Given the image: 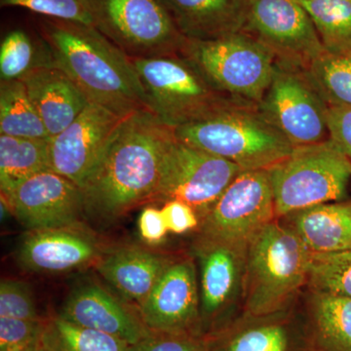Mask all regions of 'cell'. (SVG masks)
Wrapping results in <instances>:
<instances>
[{"label":"cell","mask_w":351,"mask_h":351,"mask_svg":"<svg viewBox=\"0 0 351 351\" xmlns=\"http://www.w3.org/2000/svg\"><path fill=\"white\" fill-rule=\"evenodd\" d=\"M174 138V129L149 110L124 117L80 188L86 216L114 219L151 202Z\"/></svg>","instance_id":"1"},{"label":"cell","mask_w":351,"mask_h":351,"mask_svg":"<svg viewBox=\"0 0 351 351\" xmlns=\"http://www.w3.org/2000/svg\"><path fill=\"white\" fill-rule=\"evenodd\" d=\"M39 34L55 63L90 103L128 117L149 110L144 87L130 58L92 25L43 17Z\"/></svg>","instance_id":"2"},{"label":"cell","mask_w":351,"mask_h":351,"mask_svg":"<svg viewBox=\"0 0 351 351\" xmlns=\"http://www.w3.org/2000/svg\"><path fill=\"white\" fill-rule=\"evenodd\" d=\"M311 250L292 228L274 221L251 239L245 255L247 313L255 317L280 311L307 281Z\"/></svg>","instance_id":"3"},{"label":"cell","mask_w":351,"mask_h":351,"mask_svg":"<svg viewBox=\"0 0 351 351\" xmlns=\"http://www.w3.org/2000/svg\"><path fill=\"white\" fill-rule=\"evenodd\" d=\"M182 142L230 161L243 171L269 170L294 147L257 105H237L174 129Z\"/></svg>","instance_id":"4"},{"label":"cell","mask_w":351,"mask_h":351,"mask_svg":"<svg viewBox=\"0 0 351 351\" xmlns=\"http://www.w3.org/2000/svg\"><path fill=\"white\" fill-rule=\"evenodd\" d=\"M131 61L147 94L149 110L171 128L188 125L233 106L250 104L219 91L182 54Z\"/></svg>","instance_id":"5"},{"label":"cell","mask_w":351,"mask_h":351,"mask_svg":"<svg viewBox=\"0 0 351 351\" xmlns=\"http://www.w3.org/2000/svg\"><path fill=\"white\" fill-rule=\"evenodd\" d=\"M276 218L345 198L351 161L329 138L293 149L269 168Z\"/></svg>","instance_id":"6"},{"label":"cell","mask_w":351,"mask_h":351,"mask_svg":"<svg viewBox=\"0 0 351 351\" xmlns=\"http://www.w3.org/2000/svg\"><path fill=\"white\" fill-rule=\"evenodd\" d=\"M181 54L219 91L257 106L271 82L276 64L274 54L245 32L210 40L186 39Z\"/></svg>","instance_id":"7"},{"label":"cell","mask_w":351,"mask_h":351,"mask_svg":"<svg viewBox=\"0 0 351 351\" xmlns=\"http://www.w3.org/2000/svg\"><path fill=\"white\" fill-rule=\"evenodd\" d=\"M92 25L131 58L181 54L186 39L161 0H85Z\"/></svg>","instance_id":"8"},{"label":"cell","mask_w":351,"mask_h":351,"mask_svg":"<svg viewBox=\"0 0 351 351\" xmlns=\"http://www.w3.org/2000/svg\"><path fill=\"white\" fill-rule=\"evenodd\" d=\"M258 108L294 147L330 138L329 106L301 66L276 62Z\"/></svg>","instance_id":"9"},{"label":"cell","mask_w":351,"mask_h":351,"mask_svg":"<svg viewBox=\"0 0 351 351\" xmlns=\"http://www.w3.org/2000/svg\"><path fill=\"white\" fill-rule=\"evenodd\" d=\"M241 168L176 137L164 156L158 186L151 202L179 200L186 203L201 221Z\"/></svg>","instance_id":"10"},{"label":"cell","mask_w":351,"mask_h":351,"mask_svg":"<svg viewBox=\"0 0 351 351\" xmlns=\"http://www.w3.org/2000/svg\"><path fill=\"white\" fill-rule=\"evenodd\" d=\"M276 218L269 171H242L201 221L199 237L246 251L251 239Z\"/></svg>","instance_id":"11"},{"label":"cell","mask_w":351,"mask_h":351,"mask_svg":"<svg viewBox=\"0 0 351 351\" xmlns=\"http://www.w3.org/2000/svg\"><path fill=\"white\" fill-rule=\"evenodd\" d=\"M243 32L258 39L279 63L306 69L325 52L299 0H248Z\"/></svg>","instance_id":"12"},{"label":"cell","mask_w":351,"mask_h":351,"mask_svg":"<svg viewBox=\"0 0 351 351\" xmlns=\"http://www.w3.org/2000/svg\"><path fill=\"white\" fill-rule=\"evenodd\" d=\"M1 201L29 232L80 228L86 216L82 189L52 170L25 180Z\"/></svg>","instance_id":"13"},{"label":"cell","mask_w":351,"mask_h":351,"mask_svg":"<svg viewBox=\"0 0 351 351\" xmlns=\"http://www.w3.org/2000/svg\"><path fill=\"white\" fill-rule=\"evenodd\" d=\"M122 119L98 104H88L73 123L49 138L50 169L82 188Z\"/></svg>","instance_id":"14"},{"label":"cell","mask_w":351,"mask_h":351,"mask_svg":"<svg viewBox=\"0 0 351 351\" xmlns=\"http://www.w3.org/2000/svg\"><path fill=\"white\" fill-rule=\"evenodd\" d=\"M138 308L143 322L152 332L195 334L201 314L195 263H171Z\"/></svg>","instance_id":"15"},{"label":"cell","mask_w":351,"mask_h":351,"mask_svg":"<svg viewBox=\"0 0 351 351\" xmlns=\"http://www.w3.org/2000/svg\"><path fill=\"white\" fill-rule=\"evenodd\" d=\"M59 315L80 326L112 335L131 346L137 345L152 332L140 314L94 282L73 289Z\"/></svg>","instance_id":"16"},{"label":"cell","mask_w":351,"mask_h":351,"mask_svg":"<svg viewBox=\"0 0 351 351\" xmlns=\"http://www.w3.org/2000/svg\"><path fill=\"white\" fill-rule=\"evenodd\" d=\"M100 257L98 241L80 228L29 232L17 250L22 269L41 274L80 269Z\"/></svg>","instance_id":"17"},{"label":"cell","mask_w":351,"mask_h":351,"mask_svg":"<svg viewBox=\"0 0 351 351\" xmlns=\"http://www.w3.org/2000/svg\"><path fill=\"white\" fill-rule=\"evenodd\" d=\"M195 253L200 265L201 314L212 317L232 301L243 283L246 251L199 237Z\"/></svg>","instance_id":"18"},{"label":"cell","mask_w":351,"mask_h":351,"mask_svg":"<svg viewBox=\"0 0 351 351\" xmlns=\"http://www.w3.org/2000/svg\"><path fill=\"white\" fill-rule=\"evenodd\" d=\"M22 82L50 138L73 123L90 103L59 66L36 69Z\"/></svg>","instance_id":"19"},{"label":"cell","mask_w":351,"mask_h":351,"mask_svg":"<svg viewBox=\"0 0 351 351\" xmlns=\"http://www.w3.org/2000/svg\"><path fill=\"white\" fill-rule=\"evenodd\" d=\"M186 39L210 40L243 32L248 0H161Z\"/></svg>","instance_id":"20"},{"label":"cell","mask_w":351,"mask_h":351,"mask_svg":"<svg viewBox=\"0 0 351 351\" xmlns=\"http://www.w3.org/2000/svg\"><path fill=\"white\" fill-rule=\"evenodd\" d=\"M171 263L159 254L138 247H125L99 258L96 267L124 300L138 307Z\"/></svg>","instance_id":"21"},{"label":"cell","mask_w":351,"mask_h":351,"mask_svg":"<svg viewBox=\"0 0 351 351\" xmlns=\"http://www.w3.org/2000/svg\"><path fill=\"white\" fill-rule=\"evenodd\" d=\"M288 217L311 252L351 250V202L326 203Z\"/></svg>","instance_id":"22"},{"label":"cell","mask_w":351,"mask_h":351,"mask_svg":"<svg viewBox=\"0 0 351 351\" xmlns=\"http://www.w3.org/2000/svg\"><path fill=\"white\" fill-rule=\"evenodd\" d=\"M50 169L49 138L0 135V189L12 191L25 180Z\"/></svg>","instance_id":"23"},{"label":"cell","mask_w":351,"mask_h":351,"mask_svg":"<svg viewBox=\"0 0 351 351\" xmlns=\"http://www.w3.org/2000/svg\"><path fill=\"white\" fill-rule=\"evenodd\" d=\"M57 66L47 43L32 38L24 29H14L4 36L0 45V82L22 80L32 71Z\"/></svg>","instance_id":"24"},{"label":"cell","mask_w":351,"mask_h":351,"mask_svg":"<svg viewBox=\"0 0 351 351\" xmlns=\"http://www.w3.org/2000/svg\"><path fill=\"white\" fill-rule=\"evenodd\" d=\"M0 135L50 138L22 80L0 82Z\"/></svg>","instance_id":"25"},{"label":"cell","mask_w":351,"mask_h":351,"mask_svg":"<svg viewBox=\"0 0 351 351\" xmlns=\"http://www.w3.org/2000/svg\"><path fill=\"white\" fill-rule=\"evenodd\" d=\"M131 346L112 335L69 322L59 314L46 320L45 351H130Z\"/></svg>","instance_id":"26"},{"label":"cell","mask_w":351,"mask_h":351,"mask_svg":"<svg viewBox=\"0 0 351 351\" xmlns=\"http://www.w3.org/2000/svg\"><path fill=\"white\" fill-rule=\"evenodd\" d=\"M331 54H351V0H299Z\"/></svg>","instance_id":"27"},{"label":"cell","mask_w":351,"mask_h":351,"mask_svg":"<svg viewBox=\"0 0 351 351\" xmlns=\"http://www.w3.org/2000/svg\"><path fill=\"white\" fill-rule=\"evenodd\" d=\"M314 297V327L321 351H351V299Z\"/></svg>","instance_id":"28"},{"label":"cell","mask_w":351,"mask_h":351,"mask_svg":"<svg viewBox=\"0 0 351 351\" xmlns=\"http://www.w3.org/2000/svg\"><path fill=\"white\" fill-rule=\"evenodd\" d=\"M306 71L329 107H351V54L323 52Z\"/></svg>","instance_id":"29"},{"label":"cell","mask_w":351,"mask_h":351,"mask_svg":"<svg viewBox=\"0 0 351 351\" xmlns=\"http://www.w3.org/2000/svg\"><path fill=\"white\" fill-rule=\"evenodd\" d=\"M306 282L314 294L351 299V250L311 251Z\"/></svg>","instance_id":"30"},{"label":"cell","mask_w":351,"mask_h":351,"mask_svg":"<svg viewBox=\"0 0 351 351\" xmlns=\"http://www.w3.org/2000/svg\"><path fill=\"white\" fill-rule=\"evenodd\" d=\"M46 320L0 317V351H40Z\"/></svg>","instance_id":"31"},{"label":"cell","mask_w":351,"mask_h":351,"mask_svg":"<svg viewBox=\"0 0 351 351\" xmlns=\"http://www.w3.org/2000/svg\"><path fill=\"white\" fill-rule=\"evenodd\" d=\"M0 5L21 7L43 17L92 25L85 0H0Z\"/></svg>","instance_id":"32"},{"label":"cell","mask_w":351,"mask_h":351,"mask_svg":"<svg viewBox=\"0 0 351 351\" xmlns=\"http://www.w3.org/2000/svg\"><path fill=\"white\" fill-rule=\"evenodd\" d=\"M0 317L44 320L39 315L31 286L17 279H3L0 283Z\"/></svg>","instance_id":"33"},{"label":"cell","mask_w":351,"mask_h":351,"mask_svg":"<svg viewBox=\"0 0 351 351\" xmlns=\"http://www.w3.org/2000/svg\"><path fill=\"white\" fill-rule=\"evenodd\" d=\"M287 334L284 328L265 325L237 335L226 351H287Z\"/></svg>","instance_id":"34"},{"label":"cell","mask_w":351,"mask_h":351,"mask_svg":"<svg viewBox=\"0 0 351 351\" xmlns=\"http://www.w3.org/2000/svg\"><path fill=\"white\" fill-rule=\"evenodd\" d=\"M206 339L195 334H163L152 332L130 351H209Z\"/></svg>","instance_id":"35"},{"label":"cell","mask_w":351,"mask_h":351,"mask_svg":"<svg viewBox=\"0 0 351 351\" xmlns=\"http://www.w3.org/2000/svg\"><path fill=\"white\" fill-rule=\"evenodd\" d=\"M161 211L168 232L174 234H184L200 225V219L195 210L182 201H168L164 203Z\"/></svg>","instance_id":"36"},{"label":"cell","mask_w":351,"mask_h":351,"mask_svg":"<svg viewBox=\"0 0 351 351\" xmlns=\"http://www.w3.org/2000/svg\"><path fill=\"white\" fill-rule=\"evenodd\" d=\"M330 138L351 161V107H329Z\"/></svg>","instance_id":"37"},{"label":"cell","mask_w":351,"mask_h":351,"mask_svg":"<svg viewBox=\"0 0 351 351\" xmlns=\"http://www.w3.org/2000/svg\"><path fill=\"white\" fill-rule=\"evenodd\" d=\"M138 226L142 239L152 245L161 243L169 232L162 211L154 206H147L143 210L138 217Z\"/></svg>","instance_id":"38"},{"label":"cell","mask_w":351,"mask_h":351,"mask_svg":"<svg viewBox=\"0 0 351 351\" xmlns=\"http://www.w3.org/2000/svg\"><path fill=\"white\" fill-rule=\"evenodd\" d=\"M40 351H45V350H41Z\"/></svg>","instance_id":"39"}]
</instances>
